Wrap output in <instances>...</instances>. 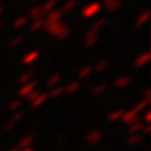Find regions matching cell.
Masks as SVG:
<instances>
[{"instance_id": "6da1fadb", "label": "cell", "mask_w": 151, "mask_h": 151, "mask_svg": "<svg viewBox=\"0 0 151 151\" xmlns=\"http://www.w3.org/2000/svg\"><path fill=\"white\" fill-rule=\"evenodd\" d=\"M43 29L46 31L48 35L56 38V39H60V41L66 39L71 34L70 27L67 24H65L63 21L53 22V24H43Z\"/></svg>"}, {"instance_id": "7a4b0ae2", "label": "cell", "mask_w": 151, "mask_h": 151, "mask_svg": "<svg viewBox=\"0 0 151 151\" xmlns=\"http://www.w3.org/2000/svg\"><path fill=\"white\" fill-rule=\"evenodd\" d=\"M140 120H141L140 113L134 112L133 109H130L127 112H123L122 118H120V122L123 124H126V126H132V124L137 123V122H140Z\"/></svg>"}, {"instance_id": "3957f363", "label": "cell", "mask_w": 151, "mask_h": 151, "mask_svg": "<svg viewBox=\"0 0 151 151\" xmlns=\"http://www.w3.org/2000/svg\"><path fill=\"white\" fill-rule=\"evenodd\" d=\"M99 11H101V4L94 1V3H90L88 6H86L81 11V14H83L84 18H94Z\"/></svg>"}, {"instance_id": "277c9868", "label": "cell", "mask_w": 151, "mask_h": 151, "mask_svg": "<svg viewBox=\"0 0 151 151\" xmlns=\"http://www.w3.org/2000/svg\"><path fill=\"white\" fill-rule=\"evenodd\" d=\"M22 118H24V112H22V111H17V112H14L13 115H11V118L7 120V123L3 126V132H4V133L10 132V130L13 129V127H14Z\"/></svg>"}, {"instance_id": "5b68a950", "label": "cell", "mask_w": 151, "mask_h": 151, "mask_svg": "<svg viewBox=\"0 0 151 151\" xmlns=\"http://www.w3.org/2000/svg\"><path fill=\"white\" fill-rule=\"evenodd\" d=\"M104 139V133L101 130H91L88 134L86 136V141L88 146H97Z\"/></svg>"}, {"instance_id": "8992f818", "label": "cell", "mask_w": 151, "mask_h": 151, "mask_svg": "<svg viewBox=\"0 0 151 151\" xmlns=\"http://www.w3.org/2000/svg\"><path fill=\"white\" fill-rule=\"evenodd\" d=\"M37 87H38V81L37 80L28 81L27 84L21 86V88L18 90V98H25L28 94H31L34 90H37Z\"/></svg>"}, {"instance_id": "52a82bcc", "label": "cell", "mask_w": 151, "mask_h": 151, "mask_svg": "<svg viewBox=\"0 0 151 151\" xmlns=\"http://www.w3.org/2000/svg\"><path fill=\"white\" fill-rule=\"evenodd\" d=\"M98 39H99V31L90 29L86 34V37H84V45H86L87 48H91V46H94L98 42Z\"/></svg>"}, {"instance_id": "ba28073f", "label": "cell", "mask_w": 151, "mask_h": 151, "mask_svg": "<svg viewBox=\"0 0 151 151\" xmlns=\"http://www.w3.org/2000/svg\"><path fill=\"white\" fill-rule=\"evenodd\" d=\"M62 17H63L62 10L55 9V10H52L50 13L46 14V18H43V24H53V22H59V21H62Z\"/></svg>"}, {"instance_id": "9c48e42d", "label": "cell", "mask_w": 151, "mask_h": 151, "mask_svg": "<svg viewBox=\"0 0 151 151\" xmlns=\"http://www.w3.org/2000/svg\"><path fill=\"white\" fill-rule=\"evenodd\" d=\"M150 59H151L150 52L140 53L134 59V67H136V69H143V67H146V66L150 63Z\"/></svg>"}, {"instance_id": "30bf717a", "label": "cell", "mask_w": 151, "mask_h": 151, "mask_svg": "<svg viewBox=\"0 0 151 151\" xmlns=\"http://www.w3.org/2000/svg\"><path fill=\"white\" fill-rule=\"evenodd\" d=\"M34 140H35V134H34V133H29V134L24 136L21 140L17 143L16 148H17V150H24V148H28V147L32 146Z\"/></svg>"}, {"instance_id": "8fae6325", "label": "cell", "mask_w": 151, "mask_h": 151, "mask_svg": "<svg viewBox=\"0 0 151 151\" xmlns=\"http://www.w3.org/2000/svg\"><path fill=\"white\" fill-rule=\"evenodd\" d=\"M132 77L130 76H122V77H118L116 80L113 81V87L118 88V90H123L126 87H129L132 84Z\"/></svg>"}, {"instance_id": "7c38bea8", "label": "cell", "mask_w": 151, "mask_h": 151, "mask_svg": "<svg viewBox=\"0 0 151 151\" xmlns=\"http://www.w3.org/2000/svg\"><path fill=\"white\" fill-rule=\"evenodd\" d=\"M39 56H41L39 50H31V52H28L27 55H24V58H22V63H24L25 66L32 65V63H35V62L39 59Z\"/></svg>"}, {"instance_id": "4fadbf2b", "label": "cell", "mask_w": 151, "mask_h": 151, "mask_svg": "<svg viewBox=\"0 0 151 151\" xmlns=\"http://www.w3.org/2000/svg\"><path fill=\"white\" fill-rule=\"evenodd\" d=\"M28 18H31V20H39V18H43L45 17V13L42 10V6H34L32 9H29L28 11Z\"/></svg>"}, {"instance_id": "5bb4252c", "label": "cell", "mask_w": 151, "mask_h": 151, "mask_svg": "<svg viewBox=\"0 0 151 151\" xmlns=\"http://www.w3.org/2000/svg\"><path fill=\"white\" fill-rule=\"evenodd\" d=\"M28 22H29V18H28L27 16H20L13 21L11 25H13L14 29H21V28H24L25 25H28Z\"/></svg>"}, {"instance_id": "9a60e30c", "label": "cell", "mask_w": 151, "mask_h": 151, "mask_svg": "<svg viewBox=\"0 0 151 151\" xmlns=\"http://www.w3.org/2000/svg\"><path fill=\"white\" fill-rule=\"evenodd\" d=\"M122 0H106V1H104V4L106 7V10L113 13V11H118L120 7H122Z\"/></svg>"}, {"instance_id": "2e32d148", "label": "cell", "mask_w": 151, "mask_h": 151, "mask_svg": "<svg viewBox=\"0 0 151 151\" xmlns=\"http://www.w3.org/2000/svg\"><path fill=\"white\" fill-rule=\"evenodd\" d=\"M60 81H62V74H60V73H55V74H52L48 78V81H46V87H48L49 90H50V88H55V87L59 86Z\"/></svg>"}, {"instance_id": "e0dca14e", "label": "cell", "mask_w": 151, "mask_h": 151, "mask_svg": "<svg viewBox=\"0 0 151 151\" xmlns=\"http://www.w3.org/2000/svg\"><path fill=\"white\" fill-rule=\"evenodd\" d=\"M92 73H94V67H92V66L81 67L80 71H78V74H77V78H78V81H81V80H84V78H88Z\"/></svg>"}, {"instance_id": "ac0fdd59", "label": "cell", "mask_w": 151, "mask_h": 151, "mask_svg": "<svg viewBox=\"0 0 151 151\" xmlns=\"http://www.w3.org/2000/svg\"><path fill=\"white\" fill-rule=\"evenodd\" d=\"M46 101H48V94H46V92H41V95H39L34 102L29 104V106H31V109H37V108H39V106H42Z\"/></svg>"}, {"instance_id": "d6986e66", "label": "cell", "mask_w": 151, "mask_h": 151, "mask_svg": "<svg viewBox=\"0 0 151 151\" xmlns=\"http://www.w3.org/2000/svg\"><path fill=\"white\" fill-rule=\"evenodd\" d=\"M81 88V83L78 80L77 81H73V83H70L69 86L65 87V94H69V95H73V94H76V92L78 91Z\"/></svg>"}, {"instance_id": "ffe728a7", "label": "cell", "mask_w": 151, "mask_h": 151, "mask_svg": "<svg viewBox=\"0 0 151 151\" xmlns=\"http://www.w3.org/2000/svg\"><path fill=\"white\" fill-rule=\"evenodd\" d=\"M48 98H50V99H56V98H59L62 94H65V87H55V88H50L48 92Z\"/></svg>"}, {"instance_id": "44dd1931", "label": "cell", "mask_w": 151, "mask_h": 151, "mask_svg": "<svg viewBox=\"0 0 151 151\" xmlns=\"http://www.w3.org/2000/svg\"><path fill=\"white\" fill-rule=\"evenodd\" d=\"M148 18H150V10H144L141 13L140 16L137 17V20H136V27H143L146 22H148Z\"/></svg>"}, {"instance_id": "7402d4cb", "label": "cell", "mask_w": 151, "mask_h": 151, "mask_svg": "<svg viewBox=\"0 0 151 151\" xmlns=\"http://www.w3.org/2000/svg\"><path fill=\"white\" fill-rule=\"evenodd\" d=\"M108 66H109L108 59H101L99 62L95 63V66H92V67H94V71H95V73H102V71H105L108 69Z\"/></svg>"}, {"instance_id": "603a6c76", "label": "cell", "mask_w": 151, "mask_h": 151, "mask_svg": "<svg viewBox=\"0 0 151 151\" xmlns=\"http://www.w3.org/2000/svg\"><path fill=\"white\" fill-rule=\"evenodd\" d=\"M123 109H116V111H112V112L108 115V122L109 123H115V122H118V120H120V118H122V115H123Z\"/></svg>"}, {"instance_id": "cb8c5ba5", "label": "cell", "mask_w": 151, "mask_h": 151, "mask_svg": "<svg viewBox=\"0 0 151 151\" xmlns=\"http://www.w3.org/2000/svg\"><path fill=\"white\" fill-rule=\"evenodd\" d=\"M106 90H108V86H106L105 83H101V84H97V86L92 87V88H91V94H92V95H95V97H98V95H102Z\"/></svg>"}, {"instance_id": "d4e9b609", "label": "cell", "mask_w": 151, "mask_h": 151, "mask_svg": "<svg viewBox=\"0 0 151 151\" xmlns=\"http://www.w3.org/2000/svg\"><path fill=\"white\" fill-rule=\"evenodd\" d=\"M56 4H58V0H46L43 4H41L45 16H46L48 13H50L52 10H55V9H56Z\"/></svg>"}, {"instance_id": "484cf974", "label": "cell", "mask_w": 151, "mask_h": 151, "mask_svg": "<svg viewBox=\"0 0 151 151\" xmlns=\"http://www.w3.org/2000/svg\"><path fill=\"white\" fill-rule=\"evenodd\" d=\"M43 28V18H39V20H32L31 25H29V32L31 34H35L38 32L39 29Z\"/></svg>"}, {"instance_id": "4316f807", "label": "cell", "mask_w": 151, "mask_h": 151, "mask_svg": "<svg viewBox=\"0 0 151 151\" xmlns=\"http://www.w3.org/2000/svg\"><path fill=\"white\" fill-rule=\"evenodd\" d=\"M32 77H34V70L31 69V70L25 71V73H24V74H22L17 81H18V84H20V86H24V84H27L28 81L32 80Z\"/></svg>"}, {"instance_id": "83f0119b", "label": "cell", "mask_w": 151, "mask_h": 151, "mask_svg": "<svg viewBox=\"0 0 151 151\" xmlns=\"http://www.w3.org/2000/svg\"><path fill=\"white\" fill-rule=\"evenodd\" d=\"M143 126H144V122H141V120L134 124H132V126H129L127 127V134H137V133H140Z\"/></svg>"}, {"instance_id": "f1b7e54d", "label": "cell", "mask_w": 151, "mask_h": 151, "mask_svg": "<svg viewBox=\"0 0 151 151\" xmlns=\"http://www.w3.org/2000/svg\"><path fill=\"white\" fill-rule=\"evenodd\" d=\"M143 140V136L140 134V133H137V134H129V137H127V140H126V143L129 144V146H137L140 141Z\"/></svg>"}, {"instance_id": "f546056e", "label": "cell", "mask_w": 151, "mask_h": 151, "mask_svg": "<svg viewBox=\"0 0 151 151\" xmlns=\"http://www.w3.org/2000/svg\"><path fill=\"white\" fill-rule=\"evenodd\" d=\"M77 3H78V0H66L63 7H62L60 10H62L63 14H65V13H69V11H71L76 6H77Z\"/></svg>"}, {"instance_id": "4dcf8cb0", "label": "cell", "mask_w": 151, "mask_h": 151, "mask_svg": "<svg viewBox=\"0 0 151 151\" xmlns=\"http://www.w3.org/2000/svg\"><path fill=\"white\" fill-rule=\"evenodd\" d=\"M148 106H150V102H147V101L143 99V101H140V102L136 104L132 109H133L134 112H137V113H141V112H144L146 109H148Z\"/></svg>"}, {"instance_id": "1f68e13d", "label": "cell", "mask_w": 151, "mask_h": 151, "mask_svg": "<svg viewBox=\"0 0 151 151\" xmlns=\"http://www.w3.org/2000/svg\"><path fill=\"white\" fill-rule=\"evenodd\" d=\"M21 98H17V99H14V101H11L10 104H9V106H7V109H9V112H17L18 109H20V106H21Z\"/></svg>"}, {"instance_id": "d6a6232c", "label": "cell", "mask_w": 151, "mask_h": 151, "mask_svg": "<svg viewBox=\"0 0 151 151\" xmlns=\"http://www.w3.org/2000/svg\"><path fill=\"white\" fill-rule=\"evenodd\" d=\"M106 22H108L106 18H99V20H97V21L92 24L91 29H94V31H101V28L105 27V25H106Z\"/></svg>"}, {"instance_id": "836d02e7", "label": "cell", "mask_w": 151, "mask_h": 151, "mask_svg": "<svg viewBox=\"0 0 151 151\" xmlns=\"http://www.w3.org/2000/svg\"><path fill=\"white\" fill-rule=\"evenodd\" d=\"M22 42H24V37H22V35H17V37H14L10 41L9 46H10V48H17V46H20Z\"/></svg>"}, {"instance_id": "e575fe53", "label": "cell", "mask_w": 151, "mask_h": 151, "mask_svg": "<svg viewBox=\"0 0 151 151\" xmlns=\"http://www.w3.org/2000/svg\"><path fill=\"white\" fill-rule=\"evenodd\" d=\"M41 92H42V91H39V90H34V91L31 92V94H28L27 97H25V99H27V101H28L29 104L34 102V101H35V99H37V98L39 97V95H41Z\"/></svg>"}, {"instance_id": "d590c367", "label": "cell", "mask_w": 151, "mask_h": 151, "mask_svg": "<svg viewBox=\"0 0 151 151\" xmlns=\"http://www.w3.org/2000/svg\"><path fill=\"white\" fill-rule=\"evenodd\" d=\"M150 122H151V111L146 109L144 111V124H150Z\"/></svg>"}, {"instance_id": "8d00e7d4", "label": "cell", "mask_w": 151, "mask_h": 151, "mask_svg": "<svg viewBox=\"0 0 151 151\" xmlns=\"http://www.w3.org/2000/svg\"><path fill=\"white\" fill-rule=\"evenodd\" d=\"M150 132H151L150 124H144V126H143V129H141V132H140V134L143 136V137H144V136L150 134Z\"/></svg>"}, {"instance_id": "74e56055", "label": "cell", "mask_w": 151, "mask_h": 151, "mask_svg": "<svg viewBox=\"0 0 151 151\" xmlns=\"http://www.w3.org/2000/svg\"><path fill=\"white\" fill-rule=\"evenodd\" d=\"M144 101L151 102V88H146L144 90Z\"/></svg>"}, {"instance_id": "f35d334b", "label": "cell", "mask_w": 151, "mask_h": 151, "mask_svg": "<svg viewBox=\"0 0 151 151\" xmlns=\"http://www.w3.org/2000/svg\"><path fill=\"white\" fill-rule=\"evenodd\" d=\"M66 143V137H60L59 140L56 141V147H62Z\"/></svg>"}, {"instance_id": "ab89813d", "label": "cell", "mask_w": 151, "mask_h": 151, "mask_svg": "<svg viewBox=\"0 0 151 151\" xmlns=\"http://www.w3.org/2000/svg\"><path fill=\"white\" fill-rule=\"evenodd\" d=\"M18 151H34L32 147H28V148H24V150H18Z\"/></svg>"}, {"instance_id": "60d3db41", "label": "cell", "mask_w": 151, "mask_h": 151, "mask_svg": "<svg viewBox=\"0 0 151 151\" xmlns=\"http://www.w3.org/2000/svg\"><path fill=\"white\" fill-rule=\"evenodd\" d=\"M3 13H4V7H3V6H0V17H1Z\"/></svg>"}, {"instance_id": "b9f144b4", "label": "cell", "mask_w": 151, "mask_h": 151, "mask_svg": "<svg viewBox=\"0 0 151 151\" xmlns=\"http://www.w3.org/2000/svg\"><path fill=\"white\" fill-rule=\"evenodd\" d=\"M10 151H18V150H17V148H11Z\"/></svg>"}, {"instance_id": "7bdbcfd3", "label": "cell", "mask_w": 151, "mask_h": 151, "mask_svg": "<svg viewBox=\"0 0 151 151\" xmlns=\"http://www.w3.org/2000/svg\"><path fill=\"white\" fill-rule=\"evenodd\" d=\"M28 1H35V0H28Z\"/></svg>"}, {"instance_id": "ee69618b", "label": "cell", "mask_w": 151, "mask_h": 151, "mask_svg": "<svg viewBox=\"0 0 151 151\" xmlns=\"http://www.w3.org/2000/svg\"><path fill=\"white\" fill-rule=\"evenodd\" d=\"M104 1H106V0H104Z\"/></svg>"}]
</instances>
